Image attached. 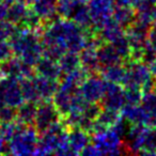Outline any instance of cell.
<instances>
[{
	"label": "cell",
	"mask_w": 156,
	"mask_h": 156,
	"mask_svg": "<svg viewBox=\"0 0 156 156\" xmlns=\"http://www.w3.org/2000/svg\"><path fill=\"white\" fill-rule=\"evenodd\" d=\"M89 31L69 18H56L46 25L41 32L43 56L58 61L66 51L79 54L87 45Z\"/></svg>",
	"instance_id": "obj_1"
},
{
	"label": "cell",
	"mask_w": 156,
	"mask_h": 156,
	"mask_svg": "<svg viewBox=\"0 0 156 156\" xmlns=\"http://www.w3.org/2000/svg\"><path fill=\"white\" fill-rule=\"evenodd\" d=\"M12 51L15 57L34 67L43 57L44 47L41 33L26 27H18L16 32L9 39Z\"/></svg>",
	"instance_id": "obj_2"
},
{
	"label": "cell",
	"mask_w": 156,
	"mask_h": 156,
	"mask_svg": "<svg viewBox=\"0 0 156 156\" xmlns=\"http://www.w3.org/2000/svg\"><path fill=\"white\" fill-rule=\"evenodd\" d=\"M40 134L33 125L22 124L14 136L8 141V151L13 155L35 154Z\"/></svg>",
	"instance_id": "obj_3"
},
{
	"label": "cell",
	"mask_w": 156,
	"mask_h": 156,
	"mask_svg": "<svg viewBox=\"0 0 156 156\" xmlns=\"http://www.w3.org/2000/svg\"><path fill=\"white\" fill-rule=\"evenodd\" d=\"M121 139L122 137L112 128H107L103 132L93 134L91 143L95 150L96 155L126 153L125 145Z\"/></svg>",
	"instance_id": "obj_4"
},
{
	"label": "cell",
	"mask_w": 156,
	"mask_h": 156,
	"mask_svg": "<svg viewBox=\"0 0 156 156\" xmlns=\"http://www.w3.org/2000/svg\"><path fill=\"white\" fill-rule=\"evenodd\" d=\"M124 64H125L126 69L121 85L125 89L127 88L142 89L143 86L149 80H151L149 69L144 63L141 62V60L129 59V61Z\"/></svg>",
	"instance_id": "obj_5"
},
{
	"label": "cell",
	"mask_w": 156,
	"mask_h": 156,
	"mask_svg": "<svg viewBox=\"0 0 156 156\" xmlns=\"http://www.w3.org/2000/svg\"><path fill=\"white\" fill-rule=\"evenodd\" d=\"M91 16L93 29L95 31L105 23L112 18V13L115 7V0H89L87 3Z\"/></svg>",
	"instance_id": "obj_6"
},
{
	"label": "cell",
	"mask_w": 156,
	"mask_h": 156,
	"mask_svg": "<svg viewBox=\"0 0 156 156\" xmlns=\"http://www.w3.org/2000/svg\"><path fill=\"white\" fill-rule=\"evenodd\" d=\"M107 87V81L98 73L89 74L79 87V91L88 103H101Z\"/></svg>",
	"instance_id": "obj_7"
},
{
	"label": "cell",
	"mask_w": 156,
	"mask_h": 156,
	"mask_svg": "<svg viewBox=\"0 0 156 156\" xmlns=\"http://www.w3.org/2000/svg\"><path fill=\"white\" fill-rule=\"evenodd\" d=\"M60 120L61 115L52 101H43L37 103V115L33 126L37 128L39 134L44 133L48 127Z\"/></svg>",
	"instance_id": "obj_8"
},
{
	"label": "cell",
	"mask_w": 156,
	"mask_h": 156,
	"mask_svg": "<svg viewBox=\"0 0 156 156\" xmlns=\"http://www.w3.org/2000/svg\"><path fill=\"white\" fill-rule=\"evenodd\" d=\"M0 90L2 93L3 103L8 106L17 108L25 102L20 89V79L13 77H3L0 79Z\"/></svg>",
	"instance_id": "obj_9"
},
{
	"label": "cell",
	"mask_w": 156,
	"mask_h": 156,
	"mask_svg": "<svg viewBox=\"0 0 156 156\" xmlns=\"http://www.w3.org/2000/svg\"><path fill=\"white\" fill-rule=\"evenodd\" d=\"M101 105L103 108L120 111L125 105V88L121 83L107 81V87L101 101Z\"/></svg>",
	"instance_id": "obj_10"
},
{
	"label": "cell",
	"mask_w": 156,
	"mask_h": 156,
	"mask_svg": "<svg viewBox=\"0 0 156 156\" xmlns=\"http://www.w3.org/2000/svg\"><path fill=\"white\" fill-rule=\"evenodd\" d=\"M78 88H74L66 83L61 81L59 83V88L52 98V103L55 104L56 108L58 109L61 115V119L66 117L72 109V98H73L74 92Z\"/></svg>",
	"instance_id": "obj_11"
},
{
	"label": "cell",
	"mask_w": 156,
	"mask_h": 156,
	"mask_svg": "<svg viewBox=\"0 0 156 156\" xmlns=\"http://www.w3.org/2000/svg\"><path fill=\"white\" fill-rule=\"evenodd\" d=\"M91 134L80 127L69 128V147L71 155H78L91 142Z\"/></svg>",
	"instance_id": "obj_12"
},
{
	"label": "cell",
	"mask_w": 156,
	"mask_h": 156,
	"mask_svg": "<svg viewBox=\"0 0 156 156\" xmlns=\"http://www.w3.org/2000/svg\"><path fill=\"white\" fill-rule=\"evenodd\" d=\"M32 79L34 83L35 89H37V95H39L40 102L52 101V98L59 88V81L37 75V74L32 76Z\"/></svg>",
	"instance_id": "obj_13"
},
{
	"label": "cell",
	"mask_w": 156,
	"mask_h": 156,
	"mask_svg": "<svg viewBox=\"0 0 156 156\" xmlns=\"http://www.w3.org/2000/svg\"><path fill=\"white\" fill-rule=\"evenodd\" d=\"M31 9L42 20L44 27L57 17V0H37L31 5Z\"/></svg>",
	"instance_id": "obj_14"
},
{
	"label": "cell",
	"mask_w": 156,
	"mask_h": 156,
	"mask_svg": "<svg viewBox=\"0 0 156 156\" xmlns=\"http://www.w3.org/2000/svg\"><path fill=\"white\" fill-rule=\"evenodd\" d=\"M34 73L37 75L55 79V80H60V78L63 77V74L58 64V61L52 60V59L44 56L34 65Z\"/></svg>",
	"instance_id": "obj_15"
},
{
	"label": "cell",
	"mask_w": 156,
	"mask_h": 156,
	"mask_svg": "<svg viewBox=\"0 0 156 156\" xmlns=\"http://www.w3.org/2000/svg\"><path fill=\"white\" fill-rule=\"evenodd\" d=\"M96 35L98 37V39L104 43H112L113 41L118 40L119 37L125 35V29L123 27H121L117 22L111 18L107 23H105L101 28H98V30L94 31Z\"/></svg>",
	"instance_id": "obj_16"
},
{
	"label": "cell",
	"mask_w": 156,
	"mask_h": 156,
	"mask_svg": "<svg viewBox=\"0 0 156 156\" xmlns=\"http://www.w3.org/2000/svg\"><path fill=\"white\" fill-rule=\"evenodd\" d=\"M80 64L85 69H87L90 74L100 73L101 66L98 57V47L94 46H86L79 55Z\"/></svg>",
	"instance_id": "obj_17"
},
{
	"label": "cell",
	"mask_w": 156,
	"mask_h": 156,
	"mask_svg": "<svg viewBox=\"0 0 156 156\" xmlns=\"http://www.w3.org/2000/svg\"><path fill=\"white\" fill-rule=\"evenodd\" d=\"M98 57L102 67L118 64V63H124L111 43L104 42V43L101 44L98 47Z\"/></svg>",
	"instance_id": "obj_18"
},
{
	"label": "cell",
	"mask_w": 156,
	"mask_h": 156,
	"mask_svg": "<svg viewBox=\"0 0 156 156\" xmlns=\"http://www.w3.org/2000/svg\"><path fill=\"white\" fill-rule=\"evenodd\" d=\"M30 9V5L24 0H15L10 3L9 10H8V20L12 24L20 27L26 18L27 14Z\"/></svg>",
	"instance_id": "obj_19"
},
{
	"label": "cell",
	"mask_w": 156,
	"mask_h": 156,
	"mask_svg": "<svg viewBox=\"0 0 156 156\" xmlns=\"http://www.w3.org/2000/svg\"><path fill=\"white\" fill-rule=\"evenodd\" d=\"M112 20L126 30L136 20V11L133 7L115 5L112 13Z\"/></svg>",
	"instance_id": "obj_20"
},
{
	"label": "cell",
	"mask_w": 156,
	"mask_h": 156,
	"mask_svg": "<svg viewBox=\"0 0 156 156\" xmlns=\"http://www.w3.org/2000/svg\"><path fill=\"white\" fill-rule=\"evenodd\" d=\"M37 103L27 102L20 105L16 109V121L25 125H33L37 115Z\"/></svg>",
	"instance_id": "obj_21"
},
{
	"label": "cell",
	"mask_w": 156,
	"mask_h": 156,
	"mask_svg": "<svg viewBox=\"0 0 156 156\" xmlns=\"http://www.w3.org/2000/svg\"><path fill=\"white\" fill-rule=\"evenodd\" d=\"M125 69H126L124 63H118V64L102 67L100 73L103 76V78L108 83H122L124 75H125Z\"/></svg>",
	"instance_id": "obj_22"
},
{
	"label": "cell",
	"mask_w": 156,
	"mask_h": 156,
	"mask_svg": "<svg viewBox=\"0 0 156 156\" xmlns=\"http://www.w3.org/2000/svg\"><path fill=\"white\" fill-rule=\"evenodd\" d=\"M89 0H57V14L59 17L71 20L74 12L80 7L87 5Z\"/></svg>",
	"instance_id": "obj_23"
},
{
	"label": "cell",
	"mask_w": 156,
	"mask_h": 156,
	"mask_svg": "<svg viewBox=\"0 0 156 156\" xmlns=\"http://www.w3.org/2000/svg\"><path fill=\"white\" fill-rule=\"evenodd\" d=\"M58 64L61 69L63 75L69 74L71 72H73L74 69L80 67V58L78 52H73V51H66L59 58Z\"/></svg>",
	"instance_id": "obj_24"
},
{
	"label": "cell",
	"mask_w": 156,
	"mask_h": 156,
	"mask_svg": "<svg viewBox=\"0 0 156 156\" xmlns=\"http://www.w3.org/2000/svg\"><path fill=\"white\" fill-rule=\"evenodd\" d=\"M71 20L85 30H92L93 29V24H92V20L87 5H80L78 8L72 15Z\"/></svg>",
	"instance_id": "obj_25"
},
{
	"label": "cell",
	"mask_w": 156,
	"mask_h": 156,
	"mask_svg": "<svg viewBox=\"0 0 156 156\" xmlns=\"http://www.w3.org/2000/svg\"><path fill=\"white\" fill-rule=\"evenodd\" d=\"M89 74L90 73L87 69H85L83 66H80V67H78V69H74L71 73L63 75L62 83H66V85L71 86V87L79 88L81 83H83V80L89 76Z\"/></svg>",
	"instance_id": "obj_26"
},
{
	"label": "cell",
	"mask_w": 156,
	"mask_h": 156,
	"mask_svg": "<svg viewBox=\"0 0 156 156\" xmlns=\"http://www.w3.org/2000/svg\"><path fill=\"white\" fill-rule=\"evenodd\" d=\"M20 83L25 101H27V102L40 103V98L39 95H37V89H35L32 77L22 78V79H20Z\"/></svg>",
	"instance_id": "obj_27"
},
{
	"label": "cell",
	"mask_w": 156,
	"mask_h": 156,
	"mask_svg": "<svg viewBox=\"0 0 156 156\" xmlns=\"http://www.w3.org/2000/svg\"><path fill=\"white\" fill-rule=\"evenodd\" d=\"M142 101L141 89L137 88H127L125 89V105H139Z\"/></svg>",
	"instance_id": "obj_28"
},
{
	"label": "cell",
	"mask_w": 156,
	"mask_h": 156,
	"mask_svg": "<svg viewBox=\"0 0 156 156\" xmlns=\"http://www.w3.org/2000/svg\"><path fill=\"white\" fill-rule=\"evenodd\" d=\"M18 29V26L12 24L9 20H5V22L0 23V40H7L9 39L16 32Z\"/></svg>",
	"instance_id": "obj_29"
},
{
	"label": "cell",
	"mask_w": 156,
	"mask_h": 156,
	"mask_svg": "<svg viewBox=\"0 0 156 156\" xmlns=\"http://www.w3.org/2000/svg\"><path fill=\"white\" fill-rule=\"evenodd\" d=\"M16 120V108L8 105L0 107V121L1 123H9Z\"/></svg>",
	"instance_id": "obj_30"
},
{
	"label": "cell",
	"mask_w": 156,
	"mask_h": 156,
	"mask_svg": "<svg viewBox=\"0 0 156 156\" xmlns=\"http://www.w3.org/2000/svg\"><path fill=\"white\" fill-rule=\"evenodd\" d=\"M12 56H13V51H12L9 41L0 40V62L11 58Z\"/></svg>",
	"instance_id": "obj_31"
},
{
	"label": "cell",
	"mask_w": 156,
	"mask_h": 156,
	"mask_svg": "<svg viewBox=\"0 0 156 156\" xmlns=\"http://www.w3.org/2000/svg\"><path fill=\"white\" fill-rule=\"evenodd\" d=\"M145 47L156 52V27H153L152 29H150V31L147 32Z\"/></svg>",
	"instance_id": "obj_32"
},
{
	"label": "cell",
	"mask_w": 156,
	"mask_h": 156,
	"mask_svg": "<svg viewBox=\"0 0 156 156\" xmlns=\"http://www.w3.org/2000/svg\"><path fill=\"white\" fill-rule=\"evenodd\" d=\"M9 3L0 1V23L8 20V10H9Z\"/></svg>",
	"instance_id": "obj_33"
},
{
	"label": "cell",
	"mask_w": 156,
	"mask_h": 156,
	"mask_svg": "<svg viewBox=\"0 0 156 156\" xmlns=\"http://www.w3.org/2000/svg\"><path fill=\"white\" fill-rule=\"evenodd\" d=\"M7 141L2 138V136L0 135V155L1 154H9V151H8V145L5 144Z\"/></svg>",
	"instance_id": "obj_34"
},
{
	"label": "cell",
	"mask_w": 156,
	"mask_h": 156,
	"mask_svg": "<svg viewBox=\"0 0 156 156\" xmlns=\"http://www.w3.org/2000/svg\"><path fill=\"white\" fill-rule=\"evenodd\" d=\"M151 71L153 72L154 74H156V58L152 61V66H151Z\"/></svg>",
	"instance_id": "obj_35"
},
{
	"label": "cell",
	"mask_w": 156,
	"mask_h": 156,
	"mask_svg": "<svg viewBox=\"0 0 156 156\" xmlns=\"http://www.w3.org/2000/svg\"><path fill=\"white\" fill-rule=\"evenodd\" d=\"M24 1H25V2H27V3H28L29 5H31L33 2H34V1H37V0H24Z\"/></svg>",
	"instance_id": "obj_36"
},
{
	"label": "cell",
	"mask_w": 156,
	"mask_h": 156,
	"mask_svg": "<svg viewBox=\"0 0 156 156\" xmlns=\"http://www.w3.org/2000/svg\"><path fill=\"white\" fill-rule=\"evenodd\" d=\"M0 1H2V2H5V3H12L13 1H15V0H0Z\"/></svg>",
	"instance_id": "obj_37"
},
{
	"label": "cell",
	"mask_w": 156,
	"mask_h": 156,
	"mask_svg": "<svg viewBox=\"0 0 156 156\" xmlns=\"http://www.w3.org/2000/svg\"><path fill=\"white\" fill-rule=\"evenodd\" d=\"M1 78H3V76H2V74L0 73V79H1Z\"/></svg>",
	"instance_id": "obj_38"
},
{
	"label": "cell",
	"mask_w": 156,
	"mask_h": 156,
	"mask_svg": "<svg viewBox=\"0 0 156 156\" xmlns=\"http://www.w3.org/2000/svg\"><path fill=\"white\" fill-rule=\"evenodd\" d=\"M0 126H1V121H0Z\"/></svg>",
	"instance_id": "obj_39"
}]
</instances>
